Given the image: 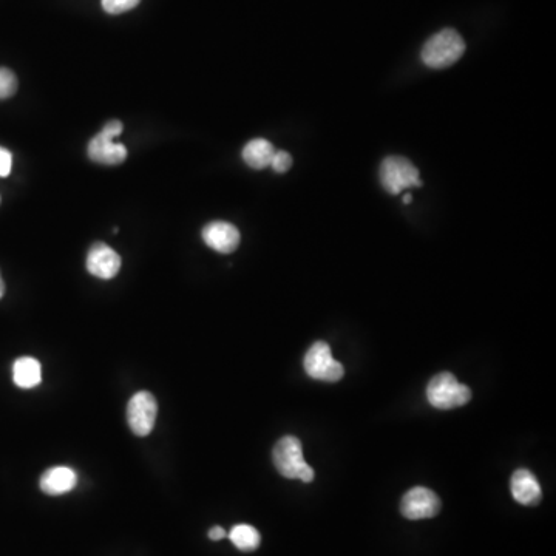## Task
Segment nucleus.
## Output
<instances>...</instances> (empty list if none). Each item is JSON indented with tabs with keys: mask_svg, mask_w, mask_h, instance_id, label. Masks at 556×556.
Returning <instances> with one entry per match:
<instances>
[{
	"mask_svg": "<svg viewBox=\"0 0 556 556\" xmlns=\"http://www.w3.org/2000/svg\"><path fill=\"white\" fill-rule=\"evenodd\" d=\"M510 490H512L513 498L523 506H538L541 501V485L530 470L519 468L513 473L512 481H510Z\"/></svg>",
	"mask_w": 556,
	"mask_h": 556,
	"instance_id": "nucleus-11",
	"label": "nucleus"
},
{
	"mask_svg": "<svg viewBox=\"0 0 556 556\" xmlns=\"http://www.w3.org/2000/svg\"><path fill=\"white\" fill-rule=\"evenodd\" d=\"M14 384L24 390L38 387L42 382V365L34 357H21L13 365Z\"/></svg>",
	"mask_w": 556,
	"mask_h": 556,
	"instance_id": "nucleus-13",
	"label": "nucleus"
},
{
	"mask_svg": "<svg viewBox=\"0 0 556 556\" xmlns=\"http://www.w3.org/2000/svg\"><path fill=\"white\" fill-rule=\"evenodd\" d=\"M465 51V42L456 30L439 31L422 48V61L430 68H445L456 64Z\"/></svg>",
	"mask_w": 556,
	"mask_h": 556,
	"instance_id": "nucleus-2",
	"label": "nucleus"
},
{
	"mask_svg": "<svg viewBox=\"0 0 556 556\" xmlns=\"http://www.w3.org/2000/svg\"><path fill=\"white\" fill-rule=\"evenodd\" d=\"M380 183L390 194L399 195L411 187H421L419 170L407 158L390 156L380 166Z\"/></svg>",
	"mask_w": 556,
	"mask_h": 556,
	"instance_id": "nucleus-5",
	"label": "nucleus"
},
{
	"mask_svg": "<svg viewBox=\"0 0 556 556\" xmlns=\"http://www.w3.org/2000/svg\"><path fill=\"white\" fill-rule=\"evenodd\" d=\"M275 149L268 139H252L243 149V160L249 167L255 170H263L271 166Z\"/></svg>",
	"mask_w": 556,
	"mask_h": 556,
	"instance_id": "nucleus-14",
	"label": "nucleus"
},
{
	"mask_svg": "<svg viewBox=\"0 0 556 556\" xmlns=\"http://www.w3.org/2000/svg\"><path fill=\"white\" fill-rule=\"evenodd\" d=\"M13 166V155L10 150L0 147V177H8Z\"/></svg>",
	"mask_w": 556,
	"mask_h": 556,
	"instance_id": "nucleus-19",
	"label": "nucleus"
},
{
	"mask_svg": "<svg viewBox=\"0 0 556 556\" xmlns=\"http://www.w3.org/2000/svg\"><path fill=\"white\" fill-rule=\"evenodd\" d=\"M123 129L121 121H110L102 132L90 141L89 149H87L90 160L98 164H106V166L124 163L129 152L124 144L115 143V139L123 133Z\"/></svg>",
	"mask_w": 556,
	"mask_h": 556,
	"instance_id": "nucleus-4",
	"label": "nucleus"
},
{
	"mask_svg": "<svg viewBox=\"0 0 556 556\" xmlns=\"http://www.w3.org/2000/svg\"><path fill=\"white\" fill-rule=\"evenodd\" d=\"M121 269V257L104 243H95L87 255V271L101 280H112Z\"/></svg>",
	"mask_w": 556,
	"mask_h": 556,
	"instance_id": "nucleus-9",
	"label": "nucleus"
},
{
	"mask_svg": "<svg viewBox=\"0 0 556 556\" xmlns=\"http://www.w3.org/2000/svg\"><path fill=\"white\" fill-rule=\"evenodd\" d=\"M156 414H158V404L155 396L149 391H139L130 399L127 405V422L133 434L144 438L152 433L155 427Z\"/></svg>",
	"mask_w": 556,
	"mask_h": 556,
	"instance_id": "nucleus-7",
	"label": "nucleus"
},
{
	"mask_svg": "<svg viewBox=\"0 0 556 556\" xmlns=\"http://www.w3.org/2000/svg\"><path fill=\"white\" fill-rule=\"evenodd\" d=\"M439 512L441 499L427 487H414L402 498L401 513L410 521L434 518Z\"/></svg>",
	"mask_w": 556,
	"mask_h": 556,
	"instance_id": "nucleus-8",
	"label": "nucleus"
},
{
	"mask_svg": "<svg viewBox=\"0 0 556 556\" xmlns=\"http://www.w3.org/2000/svg\"><path fill=\"white\" fill-rule=\"evenodd\" d=\"M78 484V475L70 467L48 468L41 476L39 487L48 496H61L72 492Z\"/></svg>",
	"mask_w": 556,
	"mask_h": 556,
	"instance_id": "nucleus-12",
	"label": "nucleus"
},
{
	"mask_svg": "<svg viewBox=\"0 0 556 556\" xmlns=\"http://www.w3.org/2000/svg\"><path fill=\"white\" fill-rule=\"evenodd\" d=\"M141 0H101L102 8L109 14H121L133 10Z\"/></svg>",
	"mask_w": 556,
	"mask_h": 556,
	"instance_id": "nucleus-17",
	"label": "nucleus"
},
{
	"mask_svg": "<svg viewBox=\"0 0 556 556\" xmlns=\"http://www.w3.org/2000/svg\"><path fill=\"white\" fill-rule=\"evenodd\" d=\"M404 203L405 204L411 203V195H404Z\"/></svg>",
	"mask_w": 556,
	"mask_h": 556,
	"instance_id": "nucleus-22",
	"label": "nucleus"
},
{
	"mask_svg": "<svg viewBox=\"0 0 556 556\" xmlns=\"http://www.w3.org/2000/svg\"><path fill=\"white\" fill-rule=\"evenodd\" d=\"M209 538H211L212 541L223 540V538H226V530H224L223 527H214V529H211V532H209Z\"/></svg>",
	"mask_w": 556,
	"mask_h": 556,
	"instance_id": "nucleus-20",
	"label": "nucleus"
},
{
	"mask_svg": "<svg viewBox=\"0 0 556 556\" xmlns=\"http://www.w3.org/2000/svg\"><path fill=\"white\" fill-rule=\"evenodd\" d=\"M240 232L234 224L212 221L203 229V240L209 248L220 254H231L240 245Z\"/></svg>",
	"mask_w": 556,
	"mask_h": 556,
	"instance_id": "nucleus-10",
	"label": "nucleus"
},
{
	"mask_svg": "<svg viewBox=\"0 0 556 556\" xmlns=\"http://www.w3.org/2000/svg\"><path fill=\"white\" fill-rule=\"evenodd\" d=\"M229 538H231L232 544L243 552H252V550L258 549V546L262 543V536H260L258 530L249 526V524L235 526L229 533Z\"/></svg>",
	"mask_w": 556,
	"mask_h": 556,
	"instance_id": "nucleus-15",
	"label": "nucleus"
},
{
	"mask_svg": "<svg viewBox=\"0 0 556 556\" xmlns=\"http://www.w3.org/2000/svg\"><path fill=\"white\" fill-rule=\"evenodd\" d=\"M303 367L309 377L328 384L339 382L345 374L342 363L334 359L331 348L325 342H316L309 348L303 359Z\"/></svg>",
	"mask_w": 556,
	"mask_h": 556,
	"instance_id": "nucleus-6",
	"label": "nucleus"
},
{
	"mask_svg": "<svg viewBox=\"0 0 556 556\" xmlns=\"http://www.w3.org/2000/svg\"><path fill=\"white\" fill-rule=\"evenodd\" d=\"M427 399L438 410H453L470 402L472 390L467 385L459 384L453 374L439 373L428 384Z\"/></svg>",
	"mask_w": 556,
	"mask_h": 556,
	"instance_id": "nucleus-3",
	"label": "nucleus"
},
{
	"mask_svg": "<svg viewBox=\"0 0 556 556\" xmlns=\"http://www.w3.org/2000/svg\"><path fill=\"white\" fill-rule=\"evenodd\" d=\"M272 459L277 472L283 478L299 479L302 482H311L314 479V470L303 458L302 442L294 436H285L275 444Z\"/></svg>",
	"mask_w": 556,
	"mask_h": 556,
	"instance_id": "nucleus-1",
	"label": "nucleus"
},
{
	"mask_svg": "<svg viewBox=\"0 0 556 556\" xmlns=\"http://www.w3.org/2000/svg\"><path fill=\"white\" fill-rule=\"evenodd\" d=\"M4 294H5L4 278H2V275H0V299H2V297H4Z\"/></svg>",
	"mask_w": 556,
	"mask_h": 556,
	"instance_id": "nucleus-21",
	"label": "nucleus"
},
{
	"mask_svg": "<svg viewBox=\"0 0 556 556\" xmlns=\"http://www.w3.org/2000/svg\"><path fill=\"white\" fill-rule=\"evenodd\" d=\"M292 166V156L289 155L285 150H280V152L274 153V158L271 161V167L277 173H285L291 169Z\"/></svg>",
	"mask_w": 556,
	"mask_h": 556,
	"instance_id": "nucleus-18",
	"label": "nucleus"
},
{
	"mask_svg": "<svg viewBox=\"0 0 556 556\" xmlns=\"http://www.w3.org/2000/svg\"><path fill=\"white\" fill-rule=\"evenodd\" d=\"M17 92V78L10 68H0V101L11 98Z\"/></svg>",
	"mask_w": 556,
	"mask_h": 556,
	"instance_id": "nucleus-16",
	"label": "nucleus"
}]
</instances>
